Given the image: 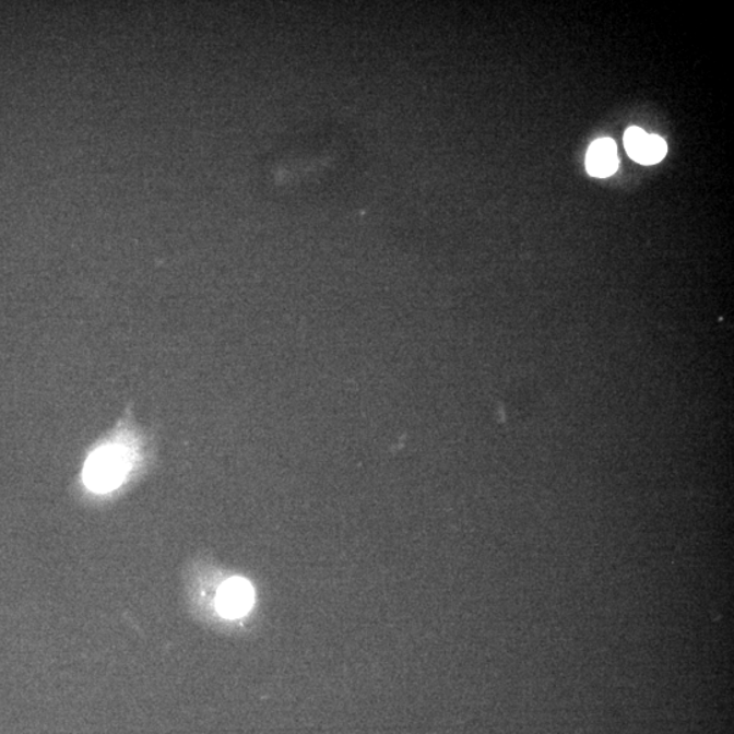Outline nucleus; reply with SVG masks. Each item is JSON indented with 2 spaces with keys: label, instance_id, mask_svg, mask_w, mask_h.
Segmentation results:
<instances>
[{
  "label": "nucleus",
  "instance_id": "nucleus-2",
  "mask_svg": "<svg viewBox=\"0 0 734 734\" xmlns=\"http://www.w3.org/2000/svg\"><path fill=\"white\" fill-rule=\"evenodd\" d=\"M254 602V592L252 585L244 578H232V580L221 587L218 596H216V607L221 615L230 617H241L248 614Z\"/></svg>",
  "mask_w": 734,
  "mask_h": 734
},
{
  "label": "nucleus",
  "instance_id": "nucleus-4",
  "mask_svg": "<svg viewBox=\"0 0 734 734\" xmlns=\"http://www.w3.org/2000/svg\"><path fill=\"white\" fill-rule=\"evenodd\" d=\"M617 168H619V158H617L615 142L609 138L593 142L587 155L588 174L605 179L614 175Z\"/></svg>",
  "mask_w": 734,
  "mask_h": 734
},
{
  "label": "nucleus",
  "instance_id": "nucleus-3",
  "mask_svg": "<svg viewBox=\"0 0 734 734\" xmlns=\"http://www.w3.org/2000/svg\"><path fill=\"white\" fill-rule=\"evenodd\" d=\"M625 146L627 154L642 165L661 163L666 155V143L663 138L649 135L638 127L628 128L625 133Z\"/></svg>",
  "mask_w": 734,
  "mask_h": 734
},
{
  "label": "nucleus",
  "instance_id": "nucleus-1",
  "mask_svg": "<svg viewBox=\"0 0 734 734\" xmlns=\"http://www.w3.org/2000/svg\"><path fill=\"white\" fill-rule=\"evenodd\" d=\"M137 434L118 430L105 439L88 455L83 469V483L97 494H107L119 488L137 463Z\"/></svg>",
  "mask_w": 734,
  "mask_h": 734
}]
</instances>
